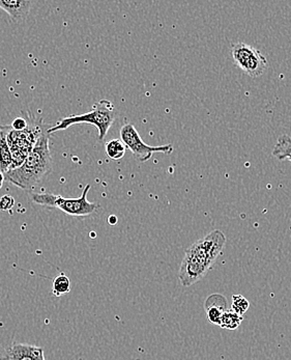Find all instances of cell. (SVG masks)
<instances>
[{"label": "cell", "mask_w": 291, "mask_h": 360, "mask_svg": "<svg viewBox=\"0 0 291 360\" xmlns=\"http://www.w3.org/2000/svg\"><path fill=\"white\" fill-rule=\"evenodd\" d=\"M225 244V235L219 230L212 231L193 243L186 250L180 265V283L184 287H191L201 281L222 254Z\"/></svg>", "instance_id": "1"}, {"label": "cell", "mask_w": 291, "mask_h": 360, "mask_svg": "<svg viewBox=\"0 0 291 360\" xmlns=\"http://www.w3.org/2000/svg\"><path fill=\"white\" fill-rule=\"evenodd\" d=\"M43 131L36 145L20 167L4 174V181L22 189L36 186L52 170V157L49 148L50 134Z\"/></svg>", "instance_id": "2"}, {"label": "cell", "mask_w": 291, "mask_h": 360, "mask_svg": "<svg viewBox=\"0 0 291 360\" xmlns=\"http://www.w3.org/2000/svg\"><path fill=\"white\" fill-rule=\"evenodd\" d=\"M115 117H116V113H115V108L111 102L108 100H102L95 103L88 112L64 117L56 125L48 129L47 132L52 134L58 131L67 130L72 126L88 124V125L97 128L100 141H104L107 136L108 131L114 123Z\"/></svg>", "instance_id": "3"}, {"label": "cell", "mask_w": 291, "mask_h": 360, "mask_svg": "<svg viewBox=\"0 0 291 360\" xmlns=\"http://www.w3.org/2000/svg\"><path fill=\"white\" fill-rule=\"evenodd\" d=\"M90 185H86L83 193L77 198H66L60 195L44 192V193H32V200L34 204L48 208H57L60 211L74 217H86L97 212L99 205L90 202L88 200Z\"/></svg>", "instance_id": "4"}, {"label": "cell", "mask_w": 291, "mask_h": 360, "mask_svg": "<svg viewBox=\"0 0 291 360\" xmlns=\"http://www.w3.org/2000/svg\"><path fill=\"white\" fill-rule=\"evenodd\" d=\"M234 63L252 78L259 77L268 67L266 56L246 43H238L231 49Z\"/></svg>", "instance_id": "5"}, {"label": "cell", "mask_w": 291, "mask_h": 360, "mask_svg": "<svg viewBox=\"0 0 291 360\" xmlns=\"http://www.w3.org/2000/svg\"><path fill=\"white\" fill-rule=\"evenodd\" d=\"M119 134H121V141H123V145L133 153L135 158L139 162H147L155 153L169 155L173 150L172 145L160 146V147H151V146L147 145L141 139L133 124H126L121 129Z\"/></svg>", "instance_id": "6"}, {"label": "cell", "mask_w": 291, "mask_h": 360, "mask_svg": "<svg viewBox=\"0 0 291 360\" xmlns=\"http://www.w3.org/2000/svg\"><path fill=\"white\" fill-rule=\"evenodd\" d=\"M4 360H46L44 348L13 342L6 349Z\"/></svg>", "instance_id": "7"}, {"label": "cell", "mask_w": 291, "mask_h": 360, "mask_svg": "<svg viewBox=\"0 0 291 360\" xmlns=\"http://www.w3.org/2000/svg\"><path fill=\"white\" fill-rule=\"evenodd\" d=\"M227 300L221 294H212L204 302L206 318L212 325L220 326L223 314L227 311Z\"/></svg>", "instance_id": "8"}, {"label": "cell", "mask_w": 291, "mask_h": 360, "mask_svg": "<svg viewBox=\"0 0 291 360\" xmlns=\"http://www.w3.org/2000/svg\"><path fill=\"white\" fill-rule=\"evenodd\" d=\"M29 0H0V8L8 13L11 18L21 22L27 18L32 8Z\"/></svg>", "instance_id": "9"}, {"label": "cell", "mask_w": 291, "mask_h": 360, "mask_svg": "<svg viewBox=\"0 0 291 360\" xmlns=\"http://www.w3.org/2000/svg\"><path fill=\"white\" fill-rule=\"evenodd\" d=\"M8 127H0V172L6 174L13 167V155L6 141Z\"/></svg>", "instance_id": "10"}, {"label": "cell", "mask_w": 291, "mask_h": 360, "mask_svg": "<svg viewBox=\"0 0 291 360\" xmlns=\"http://www.w3.org/2000/svg\"><path fill=\"white\" fill-rule=\"evenodd\" d=\"M273 156L279 160L291 161V139L287 135H282L278 139L273 150Z\"/></svg>", "instance_id": "11"}, {"label": "cell", "mask_w": 291, "mask_h": 360, "mask_svg": "<svg viewBox=\"0 0 291 360\" xmlns=\"http://www.w3.org/2000/svg\"><path fill=\"white\" fill-rule=\"evenodd\" d=\"M71 291V281L65 274H60L52 281V293L54 296L60 297L66 295Z\"/></svg>", "instance_id": "12"}, {"label": "cell", "mask_w": 291, "mask_h": 360, "mask_svg": "<svg viewBox=\"0 0 291 360\" xmlns=\"http://www.w3.org/2000/svg\"><path fill=\"white\" fill-rule=\"evenodd\" d=\"M126 146L121 139H112L106 143V153L112 160H121L126 154Z\"/></svg>", "instance_id": "13"}, {"label": "cell", "mask_w": 291, "mask_h": 360, "mask_svg": "<svg viewBox=\"0 0 291 360\" xmlns=\"http://www.w3.org/2000/svg\"><path fill=\"white\" fill-rule=\"evenodd\" d=\"M243 320H244L243 316L238 315V314L234 313L231 309H227V311L223 314L220 326L222 327V328L227 329V330H236V329L238 328Z\"/></svg>", "instance_id": "14"}, {"label": "cell", "mask_w": 291, "mask_h": 360, "mask_svg": "<svg viewBox=\"0 0 291 360\" xmlns=\"http://www.w3.org/2000/svg\"><path fill=\"white\" fill-rule=\"evenodd\" d=\"M250 307V302L243 295L232 296L231 311L240 316H244Z\"/></svg>", "instance_id": "15"}, {"label": "cell", "mask_w": 291, "mask_h": 360, "mask_svg": "<svg viewBox=\"0 0 291 360\" xmlns=\"http://www.w3.org/2000/svg\"><path fill=\"white\" fill-rule=\"evenodd\" d=\"M15 200L13 196L4 195L0 198V210L8 211L14 207Z\"/></svg>", "instance_id": "16"}, {"label": "cell", "mask_w": 291, "mask_h": 360, "mask_svg": "<svg viewBox=\"0 0 291 360\" xmlns=\"http://www.w3.org/2000/svg\"><path fill=\"white\" fill-rule=\"evenodd\" d=\"M28 127L27 121H26L24 117H17L13 121L12 123V130L14 131H23L25 130L26 128Z\"/></svg>", "instance_id": "17"}, {"label": "cell", "mask_w": 291, "mask_h": 360, "mask_svg": "<svg viewBox=\"0 0 291 360\" xmlns=\"http://www.w3.org/2000/svg\"><path fill=\"white\" fill-rule=\"evenodd\" d=\"M108 222H109L110 226H115L117 224L116 216L110 215L109 218H108Z\"/></svg>", "instance_id": "18"}, {"label": "cell", "mask_w": 291, "mask_h": 360, "mask_svg": "<svg viewBox=\"0 0 291 360\" xmlns=\"http://www.w3.org/2000/svg\"><path fill=\"white\" fill-rule=\"evenodd\" d=\"M4 174L2 172H0V188H1L2 185H4Z\"/></svg>", "instance_id": "19"}, {"label": "cell", "mask_w": 291, "mask_h": 360, "mask_svg": "<svg viewBox=\"0 0 291 360\" xmlns=\"http://www.w3.org/2000/svg\"><path fill=\"white\" fill-rule=\"evenodd\" d=\"M0 360H1V359H0Z\"/></svg>", "instance_id": "20"}]
</instances>
